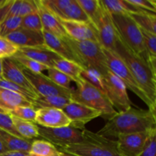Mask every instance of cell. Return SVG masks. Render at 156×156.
Segmentation results:
<instances>
[{
	"mask_svg": "<svg viewBox=\"0 0 156 156\" xmlns=\"http://www.w3.org/2000/svg\"><path fill=\"white\" fill-rule=\"evenodd\" d=\"M66 115L70 120V126L80 130L85 129L87 123L91 120L101 117V113L98 111L72 101L62 109Z\"/></svg>",
	"mask_w": 156,
	"mask_h": 156,
	"instance_id": "8fae6325",
	"label": "cell"
},
{
	"mask_svg": "<svg viewBox=\"0 0 156 156\" xmlns=\"http://www.w3.org/2000/svg\"><path fill=\"white\" fill-rule=\"evenodd\" d=\"M150 131L118 136L116 142L120 153L125 156H140L144 149Z\"/></svg>",
	"mask_w": 156,
	"mask_h": 156,
	"instance_id": "4fadbf2b",
	"label": "cell"
},
{
	"mask_svg": "<svg viewBox=\"0 0 156 156\" xmlns=\"http://www.w3.org/2000/svg\"><path fill=\"white\" fill-rule=\"evenodd\" d=\"M105 92L114 109L118 112L132 108V102L128 96L127 88L118 77L111 71L103 76Z\"/></svg>",
	"mask_w": 156,
	"mask_h": 156,
	"instance_id": "9c48e42d",
	"label": "cell"
},
{
	"mask_svg": "<svg viewBox=\"0 0 156 156\" xmlns=\"http://www.w3.org/2000/svg\"><path fill=\"white\" fill-rule=\"evenodd\" d=\"M5 38L18 48L45 45L42 32L34 31L22 27L17 29Z\"/></svg>",
	"mask_w": 156,
	"mask_h": 156,
	"instance_id": "ac0fdd59",
	"label": "cell"
},
{
	"mask_svg": "<svg viewBox=\"0 0 156 156\" xmlns=\"http://www.w3.org/2000/svg\"><path fill=\"white\" fill-rule=\"evenodd\" d=\"M0 140L8 151H18L30 153L32 142L30 140L21 138L0 129Z\"/></svg>",
	"mask_w": 156,
	"mask_h": 156,
	"instance_id": "7402d4cb",
	"label": "cell"
},
{
	"mask_svg": "<svg viewBox=\"0 0 156 156\" xmlns=\"http://www.w3.org/2000/svg\"><path fill=\"white\" fill-rule=\"evenodd\" d=\"M56 17L59 19L65 21L90 22L88 16L85 15L76 0H72L70 4L62 9Z\"/></svg>",
	"mask_w": 156,
	"mask_h": 156,
	"instance_id": "d4e9b609",
	"label": "cell"
},
{
	"mask_svg": "<svg viewBox=\"0 0 156 156\" xmlns=\"http://www.w3.org/2000/svg\"><path fill=\"white\" fill-rule=\"evenodd\" d=\"M88 16L90 23L96 28L103 11L100 0H76Z\"/></svg>",
	"mask_w": 156,
	"mask_h": 156,
	"instance_id": "4316f807",
	"label": "cell"
},
{
	"mask_svg": "<svg viewBox=\"0 0 156 156\" xmlns=\"http://www.w3.org/2000/svg\"><path fill=\"white\" fill-rule=\"evenodd\" d=\"M2 74V59H0V76Z\"/></svg>",
	"mask_w": 156,
	"mask_h": 156,
	"instance_id": "7dc6e473",
	"label": "cell"
},
{
	"mask_svg": "<svg viewBox=\"0 0 156 156\" xmlns=\"http://www.w3.org/2000/svg\"><path fill=\"white\" fill-rule=\"evenodd\" d=\"M155 126L156 117L152 110L136 109L132 107L110 117L97 133L107 138H117L121 134L150 131Z\"/></svg>",
	"mask_w": 156,
	"mask_h": 156,
	"instance_id": "6da1fadb",
	"label": "cell"
},
{
	"mask_svg": "<svg viewBox=\"0 0 156 156\" xmlns=\"http://www.w3.org/2000/svg\"><path fill=\"white\" fill-rule=\"evenodd\" d=\"M76 84L77 88L72 91V101L98 111L101 113V117L108 120L117 113L105 92L91 85L82 78Z\"/></svg>",
	"mask_w": 156,
	"mask_h": 156,
	"instance_id": "5b68a950",
	"label": "cell"
},
{
	"mask_svg": "<svg viewBox=\"0 0 156 156\" xmlns=\"http://www.w3.org/2000/svg\"><path fill=\"white\" fill-rule=\"evenodd\" d=\"M12 117L14 126L21 138L31 140L37 137H39V131L37 123L19 119L12 115Z\"/></svg>",
	"mask_w": 156,
	"mask_h": 156,
	"instance_id": "83f0119b",
	"label": "cell"
},
{
	"mask_svg": "<svg viewBox=\"0 0 156 156\" xmlns=\"http://www.w3.org/2000/svg\"><path fill=\"white\" fill-rule=\"evenodd\" d=\"M35 2L37 7L38 14L42 23L43 30L49 32L59 38H64L66 37V33L59 20L41 3V0Z\"/></svg>",
	"mask_w": 156,
	"mask_h": 156,
	"instance_id": "d6986e66",
	"label": "cell"
},
{
	"mask_svg": "<svg viewBox=\"0 0 156 156\" xmlns=\"http://www.w3.org/2000/svg\"><path fill=\"white\" fill-rule=\"evenodd\" d=\"M21 19L19 17H8L0 23V37H6L17 29L21 27Z\"/></svg>",
	"mask_w": 156,
	"mask_h": 156,
	"instance_id": "e575fe53",
	"label": "cell"
},
{
	"mask_svg": "<svg viewBox=\"0 0 156 156\" xmlns=\"http://www.w3.org/2000/svg\"><path fill=\"white\" fill-rule=\"evenodd\" d=\"M83 142L58 149L62 153L72 156H125L120 153L116 140L98 135L85 129Z\"/></svg>",
	"mask_w": 156,
	"mask_h": 156,
	"instance_id": "7a4b0ae2",
	"label": "cell"
},
{
	"mask_svg": "<svg viewBox=\"0 0 156 156\" xmlns=\"http://www.w3.org/2000/svg\"><path fill=\"white\" fill-rule=\"evenodd\" d=\"M70 46L82 62L84 69H90L98 72L105 76L110 71L107 65L103 47L95 41H77L68 36L63 38Z\"/></svg>",
	"mask_w": 156,
	"mask_h": 156,
	"instance_id": "277c9868",
	"label": "cell"
},
{
	"mask_svg": "<svg viewBox=\"0 0 156 156\" xmlns=\"http://www.w3.org/2000/svg\"><path fill=\"white\" fill-rule=\"evenodd\" d=\"M37 11L36 2L31 0H13L9 9L8 17L24 18L26 15Z\"/></svg>",
	"mask_w": 156,
	"mask_h": 156,
	"instance_id": "f1b7e54d",
	"label": "cell"
},
{
	"mask_svg": "<svg viewBox=\"0 0 156 156\" xmlns=\"http://www.w3.org/2000/svg\"><path fill=\"white\" fill-rule=\"evenodd\" d=\"M35 123L43 127L59 128L70 126V120L62 110L40 108L37 110Z\"/></svg>",
	"mask_w": 156,
	"mask_h": 156,
	"instance_id": "9a60e30c",
	"label": "cell"
},
{
	"mask_svg": "<svg viewBox=\"0 0 156 156\" xmlns=\"http://www.w3.org/2000/svg\"><path fill=\"white\" fill-rule=\"evenodd\" d=\"M37 126L39 136L53 144L57 149L83 142L82 130L71 126L59 128H47L39 125Z\"/></svg>",
	"mask_w": 156,
	"mask_h": 156,
	"instance_id": "ba28073f",
	"label": "cell"
},
{
	"mask_svg": "<svg viewBox=\"0 0 156 156\" xmlns=\"http://www.w3.org/2000/svg\"><path fill=\"white\" fill-rule=\"evenodd\" d=\"M71 101V98L66 96L39 95L34 101L32 106L35 110L40 108H57L62 110Z\"/></svg>",
	"mask_w": 156,
	"mask_h": 156,
	"instance_id": "603a6c76",
	"label": "cell"
},
{
	"mask_svg": "<svg viewBox=\"0 0 156 156\" xmlns=\"http://www.w3.org/2000/svg\"><path fill=\"white\" fill-rule=\"evenodd\" d=\"M2 79L9 82L20 85L33 92L37 93L34 89L26 76L23 73L22 66L12 58L2 59Z\"/></svg>",
	"mask_w": 156,
	"mask_h": 156,
	"instance_id": "e0dca14e",
	"label": "cell"
},
{
	"mask_svg": "<svg viewBox=\"0 0 156 156\" xmlns=\"http://www.w3.org/2000/svg\"><path fill=\"white\" fill-rule=\"evenodd\" d=\"M140 27L156 35V14L140 12L129 14Z\"/></svg>",
	"mask_w": 156,
	"mask_h": 156,
	"instance_id": "f546056e",
	"label": "cell"
},
{
	"mask_svg": "<svg viewBox=\"0 0 156 156\" xmlns=\"http://www.w3.org/2000/svg\"><path fill=\"white\" fill-rule=\"evenodd\" d=\"M0 156H30V154L28 152L18 151H7L6 152L1 154Z\"/></svg>",
	"mask_w": 156,
	"mask_h": 156,
	"instance_id": "f6af8a7d",
	"label": "cell"
},
{
	"mask_svg": "<svg viewBox=\"0 0 156 156\" xmlns=\"http://www.w3.org/2000/svg\"><path fill=\"white\" fill-rule=\"evenodd\" d=\"M42 33L44 39V44L50 50L54 52L59 57L76 62L83 68V66L79 58L63 38L58 37L45 30H43Z\"/></svg>",
	"mask_w": 156,
	"mask_h": 156,
	"instance_id": "2e32d148",
	"label": "cell"
},
{
	"mask_svg": "<svg viewBox=\"0 0 156 156\" xmlns=\"http://www.w3.org/2000/svg\"><path fill=\"white\" fill-rule=\"evenodd\" d=\"M120 41L133 53L146 59L147 51L140 26L129 14L111 15Z\"/></svg>",
	"mask_w": 156,
	"mask_h": 156,
	"instance_id": "8992f818",
	"label": "cell"
},
{
	"mask_svg": "<svg viewBox=\"0 0 156 156\" xmlns=\"http://www.w3.org/2000/svg\"><path fill=\"white\" fill-rule=\"evenodd\" d=\"M140 156H156V126L149 133L144 149Z\"/></svg>",
	"mask_w": 156,
	"mask_h": 156,
	"instance_id": "b9f144b4",
	"label": "cell"
},
{
	"mask_svg": "<svg viewBox=\"0 0 156 156\" xmlns=\"http://www.w3.org/2000/svg\"><path fill=\"white\" fill-rule=\"evenodd\" d=\"M22 71L38 95H59L71 98L73 89H66L59 86L44 73H34L24 67H22Z\"/></svg>",
	"mask_w": 156,
	"mask_h": 156,
	"instance_id": "30bf717a",
	"label": "cell"
},
{
	"mask_svg": "<svg viewBox=\"0 0 156 156\" xmlns=\"http://www.w3.org/2000/svg\"><path fill=\"white\" fill-rule=\"evenodd\" d=\"M115 53L123 59L141 89L154 105L155 88L152 82V73L146 59L133 53L120 38L116 45Z\"/></svg>",
	"mask_w": 156,
	"mask_h": 156,
	"instance_id": "3957f363",
	"label": "cell"
},
{
	"mask_svg": "<svg viewBox=\"0 0 156 156\" xmlns=\"http://www.w3.org/2000/svg\"><path fill=\"white\" fill-rule=\"evenodd\" d=\"M104 9L110 15H121L143 12L127 2V0H101Z\"/></svg>",
	"mask_w": 156,
	"mask_h": 156,
	"instance_id": "cb8c5ba5",
	"label": "cell"
},
{
	"mask_svg": "<svg viewBox=\"0 0 156 156\" xmlns=\"http://www.w3.org/2000/svg\"><path fill=\"white\" fill-rule=\"evenodd\" d=\"M103 50L106 57L107 65L110 71L123 82L126 88L129 89L136 95L138 96L149 107V109L152 108L153 107V104L150 101V100L141 89L123 59L115 52L104 48Z\"/></svg>",
	"mask_w": 156,
	"mask_h": 156,
	"instance_id": "52a82bcc",
	"label": "cell"
},
{
	"mask_svg": "<svg viewBox=\"0 0 156 156\" xmlns=\"http://www.w3.org/2000/svg\"><path fill=\"white\" fill-rule=\"evenodd\" d=\"M21 106H32V104L25 98L14 91L0 88V108L2 111L11 113L14 109Z\"/></svg>",
	"mask_w": 156,
	"mask_h": 156,
	"instance_id": "44dd1931",
	"label": "cell"
},
{
	"mask_svg": "<svg viewBox=\"0 0 156 156\" xmlns=\"http://www.w3.org/2000/svg\"><path fill=\"white\" fill-rule=\"evenodd\" d=\"M48 72V77L59 86L62 88H66V89H73L70 86L72 80L69 76L62 73L59 70L56 69L54 67H50L47 69Z\"/></svg>",
	"mask_w": 156,
	"mask_h": 156,
	"instance_id": "8d00e7d4",
	"label": "cell"
},
{
	"mask_svg": "<svg viewBox=\"0 0 156 156\" xmlns=\"http://www.w3.org/2000/svg\"><path fill=\"white\" fill-rule=\"evenodd\" d=\"M127 2L140 10L156 14V0H127Z\"/></svg>",
	"mask_w": 156,
	"mask_h": 156,
	"instance_id": "7bdbcfd3",
	"label": "cell"
},
{
	"mask_svg": "<svg viewBox=\"0 0 156 156\" xmlns=\"http://www.w3.org/2000/svg\"><path fill=\"white\" fill-rule=\"evenodd\" d=\"M17 53L48 67H53L55 61L61 58L46 45L19 48Z\"/></svg>",
	"mask_w": 156,
	"mask_h": 156,
	"instance_id": "ffe728a7",
	"label": "cell"
},
{
	"mask_svg": "<svg viewBox=\"0 0 156 156\" xmlns=\"http://www.w3.org/2000/svg\"><path fill=\"white\" fill-rule=\"evenodd\" d=\"M7 149L5 148V146H4V144L2 143V142L0 140V155L2 153H4V152H7Z\"/></svg>",
	"mask_w": 156,
	"mask_h": 156,
	"instance_id": "bcb514c9",
	"label": "cell"
},
{
	"mask_svg": "<svg viewBox=\"0 0 156 156\" xmlns=\"http://www.w3.org/2000/svg\"><path fill=\"white\" fill-rule=\"evenodd\" d=\"M81 76L87 82H88L91 85L97 88L98 89L105 92L103 77L98 72L95 71V70L90 69H84L82 74H81Z\"/></svg>",
	"mask_w": 156,
	"mask_h": 156,
	"instance_id": "d590c367",
	"label": "cell"
},
{
	"mask_svg": "<svg viewBox=\"0 0 156 156\" xmlns=\"http://www.w3.org/2000/svg\"><path fill=\"white\" fill-rule=\"evenodd\" d=\"M146 61L150 69L151 73H152V82H153L154 88H155V101H156V56L147 54ZM154 101V102H155Z\"/></svg>",
	"mask_w": 156,
	"mask_h": 156,
	"instance_id": "ee69618b",
	"label": "cell"
},
{
	"mask_svg": "<svg viewBox=\"0 0 156 156\" xmlns=\"http://www.w3.org/2000/svg\"><path fill=\"white\" fill-rule=\"evenodd\" d=\"M18 49L5 37H0V59L11 58L18 52Z\"/></svg>",
	"mask_w": 156,
	"mask_h": 156,
	"instance_id": "f35d334b",
	"label": "cell"
},
{
	"mask_svg": "<svg viewBox=\"0 0 156 156\" xmlns=\"http://www.w3.org/2000/svg\"><path fill=\"white\" fill-rule=\"evenodd\" d=\"M98 41L104 49L115 52L119 37L110 15L103 7L102 14L96 26Z\"/></svg>",
	"mask_w": 156,
	"mask_h": 156,
	"instance_id": "7c38bea8",
	"label": "cell"
},
{
	"mask_svg": "<svg viewBox=\"0 0 156 156\" xmlns=\"http://www.w3.org/2000/svg\"><path fill=\"white\" fill-rule=\"evenodd\" d=\"M30 156H37V155H32V154H30ZM57 156H66L65 155V154H63V153H62V152H61V155H57Z\"/></svg>",
	"mask_w": 156,
	"mask_h": 156,
	"instance_id": "681fc988",
	"label": "cell"
},
{
	"mask_svg": "<svg viewBox=\"0 0 156 156\" xmlns=\"http://www.w3.org/2000/svg\"><path fill=\"white\" fill-rule=\"evenodd\" d=\"M148 54L156 56V35L140 27Z\"/></svg>",
	"mask_w": 156,
	"mask_h": 156,
	"instance_id": "60d3db41",
	"label": "cell"
},
{
	"mask_svg": "<svg viewBox=\"0 0 156 156\" xmlns=\"http://www.w3.org/2000/svg\"><path fill=\"white\" fill-rule=\"evenodd\" d=\"M11 58H12L13 60H15V62H18V64H20L22 67L30 70V71L34 72V73H42L43 71L47 70L50 68V67L47 66L43 65V64L37 62V61L33 60V59H30V58L26 57V56H23V55L21 54H19V53H15V54L13 56H12Z\"/></svg>",
	"mask_w": 156,
	"mask_h": 156,
	"instance_id": "1f68e13d",
	"label": "cell"
},
{
	"mask_svg": "<svg viewBox=\"0 0 156 156\" xmlns=\"http://www.w3.org/2000/svg\"><path fill=\"white\" fill-rule=\"evenodd\" d=\"M53 67L66 75L71 79L72 81L75 82L76 83L82 79L81 74L84 69L80 65L73 62V61L59 58L55 61Z\"/></svg>",
	"mask_w": 156,
	"mask_h": 156,
	"instance_id": "484cf974",
	"label": "cell"
},
{
	"mask_svg": "<svg viewBox=\"0 0 156 156\" xmlns=\"http://www.w3.org/2000/svg\"><path fill=\"white\" fill-rule=\"evenodd\" d=\"M6 1H7V0H0V7H2V6L6 2Z\"/></svg>",
	"mask_w": 156,
	"mask_h": 156,
	"instance_id": "c3c4849f",
	"label": "cell"
},
{
	"mask_svg": "<svg viewBox=\"0 0 156 156\" xmlns=\"http://www.w3.org/2000/svg\"><path fill=\"white\" fill-rule=\"evenodd\" d=\"M63 154H64V153H63ZM65 155H66V156H72V155H66V154H65Z\"/></svg>",
	"mask_w": 156,
	"mask_h": 156,
	"instance_id": "f5cc1de1",
	"label": "cell"
},
{
	"mask_svg": "<svg viewBox=\"0 0 156 156\" xmlns=\"http://www.w3.org/2000/svg\"><path fill=\"white\" fill-rule=\"evenodd\" d=\"M0 88L10 90V91H14V92L23 96L27 101H29L32 105H33L34 101L39 96L37 94L33 92V91H29V90L26 89V88H23V87L20 86V85H16L15 83H12V82H9L7 80H5L3 79L0 81Z\"/></svg>",
	"mask_w": 156,
	"mask_h": 156,
	"instance_id": "d6a6232c",
	"label": "cell"
},
{
	"mask_svg": "<svg viewBox=\"0 0 156 156\" xmlns=\"http://www.w3.org/2000/svg\"><path fill=\"white\" fill-rule=\"evenodd\" d=\"M0 112H5V111H2V110L1 108H0Z\"/></svg>",
	"mask_w": 156,
	"mask_h": 156,
	"instance_id": "f907efd6",
	"label": "cell"
},
{
	"mask_svg": "<svg viewBox=\"0 0 156 156\" xmlns=\"http://www.w3.org/2000/svg\"><path fill=\"white\" fill-rule=\"evenodd\" d=\"M10 114L19 119L35 123L37 110H35L32 106H21L14 109Z\"/></svg>",
	"mask_w": 156,
	"mask_h": 156,
	"instance_id": "74e56055",
	"label": "cell"
},
{
	"mask_svg": "<svg viewBox=\"0 0 156 156\" xmlns=\"http://www.w3.org/2000/svg\"><path fill=\"white\" fill-rule=\"evenodd\" d=\"M0 129L14 136L21 137L14 126L12 114L10 113L0 112Z\"/></svg>",
	"mask_w": 156,
	"mask_h": 156,
	"instance_id": "ab89813d",
	"label": "cell"
},
{
	"mask_svg": "<svg viewBox=\"0 0 156 156\" xmlns=\"http://www.w3.org/2000/svg\"><path fill=\"white\" fill-rule=\"evenodd\" d=\"M59 20L67 36L71 39L77 41H90L99 43L97 30L90 22Z\"/></svg>",
	"mask_w": 156,
	"mask_h": 156,
	"instance_id": "5bb4252c",
	"label": "cell"
},
{
	"mask_svg": "<svg viewBox=\"0 0 156 156\" xmlns=\"http://www.w3.org/2000/svg\"><path fill=\"white\" fill-rule=\"evenodd\" d=\"M2 79V76H0V81H1Z\"/></svg>",
	"mask_w": 156,
	"mask_h": 156,
	"instance_id": "816d5d0a",
	"label": "cell"
},
{
	"mask_svg": "<svg viewBox=\"0 0 156 156\" xmlns=\"http://www.w3.org/2000/svg\"><path fill=\"white\" fill-rule=\"evenodd\" d=\"M30 154L37 156H57L61 155L59 149L46 140H34Z\"/></svg>",
	"mask_w": 156,
	"mask_h": 156,
	"instance_id": "4dcf8cb0",
	"label": "cell"
},
{
	"mask_svg": "<svg viewBox=\"0 0 156 156\" xmlns=\"http://www.w3.org/2000/svg\"><path fill=\"white\" fill-rule=\"evenodd\" d=\"M21 27L34 31L42 32L43 26L37 11L26 15L21 19Z\"/></svg>",
	"mask_w": 156,
	"mask_h": 156,
	"instance_id": "836d02e7",
	"label": "cell"
}]
</instances>
